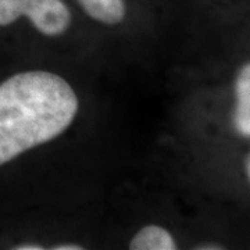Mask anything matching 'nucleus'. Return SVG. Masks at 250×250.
<instances>
[{"instance_id": "nucleus-6", "label": "nucleus", "mask_w": 250, "mask_h": 250, "mask_svg": "<svg viewBox=\"0 0 250 250\" xmlns=\"http://www.w3.org/2000/svg\"><path fill=\"white\" fill-rule=\"evenodd\" d=\"M83 248L80 245H62V246H54L53 250H82Z\"/></svg>"}, {"instance_id": "nucleus-8", "label": "nucleus", "mask_w": 250, "mask_h": 250, "mask_svg": "<svg viewBox=\"0 0 250 250\" xmlns=\"http://www.w3.org/2000/svg\"><path fill=\"white\" fill-rule=\"evenodd\" d=\"M245 170H246V175H248V178L250 177V156L248 154L246 156V159H245Z\"/></svg>"}, {"instance_id": "nucleus-4", "label": "nucleus", "mask_w": 250, "mask_h": 250, "mask_svg": "<svg viewBox=\"0 0 250 250\" xmlns=\"http://www.w3.org/2000/svg\"><path fill=\"white\" fill-rule=\"evenodd\" d=\"M85 13L99 22L116 25L125 18L124 0H78Z\"/></svg>"}, {"instance_id": "nucleus-7", "label": "nucleus", "mask_w": 250, "mask_h": 250, "mask_svg": "<svg viewBox=\"0 0 250 250\" xmlns=\"http://www.w3.org/2000/svg\"><path fill=\"white\" fill-rule=\"evenodd\" d=\"M16 250H43V246H38V245H32V243H28V245H21L14 248Z\"/></svg>"}, {"instance_id": "nucleus-3", "label": "nucleus", "mask_w": 250, "mask_h": 250, "mask_svg": "<svg viewBox=\"0 0 250 250\" xmlns=\"http://www.w3.org/2000/svg\"><path fill=\"white\" fill-rule=\"evenodd\" d=\"M236 110L233 123L236 131L245 136H250V65L245 64L236 78Z\"/></svg>"}, {"instance_id": "nucleus-2", "label": "nucleus", "mask_w": 250, "mask_h": 250, "mask_svg": "<svg viewBox=\"0 0 250 250\" xmlns=\"http://www.w3.org/2000/svg\"><path fill=\"white\" fill-rule=\"evenodd\" d=\"M22 16L46 36L62 35L71 24V13L62 0H0V27Z\"/></svg>"}, {"instance_id": "nucleus-9", "label": "nucleus", "mask_w": 250, "mask_h": 250, "mask_svg": "<svg viewBox=\"0 0 250 250\" xmlns=\"http://www.w3.org/2000/svg\"><path fill=\"white\" fill-rule=\"evenodd\" d=\"M197 249H202V250H214V249H221V246H200V248H197Z\"/></svg>"}, {"instance_id": "nucleus-5", "label": "nucleus", "mask_w": 250, "mask_h": 250, "mask_svg": "<svg viewBox=\"0 0 250 250\" xmlns=\"http://www.w3.org/2000/svg\"><path fill=\"white\" fill-rule=\"evenodd\" d=\"M132 250H175L177 243L171 233L159 225H147L129 243Z\"/></svg>"}, {"instance_id": "nucleus-1", "label": "nucleus", "mask_w": 250, "mask_h": 250, "mask_svg": "<svg viewBox=\"0 0 250 250\" xmlns=\"http://www.w3.org/2000/svg\"><path fill=\"white\" fill-rule=\"evenodd\" d=\"M77 111L78 98L60 75L27 71L7 78L0 83V166L62 135Z\"/></svg>"}]
</instances>
